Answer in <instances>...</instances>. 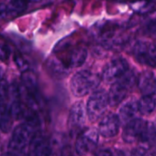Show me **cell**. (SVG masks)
<instances>
[{"label": "cell", "mask_w": 156, "mask_h": 156, "mask_svg": "<svg viewBox=\"0 0 156 156\" xmlns=\"http://www.w3.org/2000/svg\"><path fill=\"white\" fill-rule=\"evenodd\" d=\"M100 77L89 71H79L73 75L70 81V89L75 98H82L98 88Z\"/></svg>", "instance_id": "6da1fadb"}, {"label": "cell", "mask_w": 156, "mask_h": 156, "mask_svg": "<svg viewBox=\"0 0 156 156\" xmlns=\"http://www.w3.org/2000/svg\"><path fill=\"white\" fill-rule=\"evenodd\" d=\"M0 156H17L14 152H12V151H8V152H4V153H2Z\"/></svg>", "instance_id": "4316f807"}, {"label": "cell", "mask_w": 156, "mask_h": 156, "mask_svg": "<svg viewBox=\"0 0 156 156\" xmlns=\"http://www.w3.org/2000/svg\"><path fill=\"white\" fill-rule=\"evenodd\" d=\"M142 63L150 66H156V41L147 45L146 57Z\"/></svg>", "instance_id": "d6986e66"}, {"label": "cell", "mask_w": 156, "mask_h": 156, "mask_svg": "<svg viewBox=\"0 0 156 156\" xmlns=\"http://www.w3.org/2000/svg\"><path fill=\"white\" fill-rule=\"evenodd\" d=\"M48 68L51 74L57 76H63L68 69L62 61L57 59H51V61L48 62Z\"/></svg>", "instance_id": "ac0fdd59"}, {"label": "cell", "mask_w": 156, "mask_h": 156, "mask_svg": "<svg viewBox=\"0 0 156 156\" xmlns=\"http://www.w3.org/2000/svg\"><path fill=\"white\" fill-rule=\"evenodd\" d=\"M21 80L27 92L36 98V95L38 93V79L35 73L30 70L23 72Z\"/></svg>", "instance_id": "5bb4252c"}, {"label": "cell", "mask_w": 156, "mask_h": 156, "mask_svg": "<svg viewBox=\"0 0 156 156\" xmlns=\"http://www.w3.org/2000/svg\"><path fill=\"white\" fill-rule=\"evenodd\" d=\"M13 124V117L11 115L9 108L6 103L0 105V130L4 133H8Z\"/></svg>", "instance_id": "2e32d148"}, {"label": "cell", "mask_w": 156, "mask_h": 156, "mask_svg": "<svg viewBox=\"0 0 156 156\" xmlns=\"http://www.w3.org/2000/svg\"><path fill=\"white\" fill-rule=\"evenodd\" d=\"M8 14V8L4 4H0V20H2Z\"/></svg>", "instance_id": "484cf974"}, {"label": "cell", "mask_w": 156, "mask_h": 156, "mask_svg": "<svg viewBox=\"0 0 156 156\" xmlns=\"http://www.w3.org/2000/svg\"><path fill=\"white\" fill-rule=\"evenodd\" d=\"M0 78H1V70H0Z\"/></svg>", "instance_id": "f546056e"}, {"label": "cell", "mask_w": 156, "mask_h": 156, "mask_svg": "<svg viewBox=\"0 0 156 156\" xmlns=\"http://www.w3.org/2000/svg\"><path fill=\"white\" fill-rule=\"evenodd\" d=\"M99 133L95 129H87L83 130L76 138L74 151L77 155L83 156L93 151L98 143Z\"/></svg>", "instance_id": "5b68a950"}, {"label": "cell", "mask_w": 156, "mask_h": 156, "mask_svg": "<svg viewBox=\"0 0 156 156\" xmlns=\"http://www.w3.org/2000/svg\"><path fill=\"white\" fill-rule=\"evenodd\" d=\"M9 94V84L6 80H0V105L5 103Z\"/></svg>", "instance_id": "ffe728a7"}, {"label": "cell", "mask_w": 156, "mask_h": 156, "mask_svg": "<svg viewBox=\"0 0 156 156\" xmlns=\"http://www.w3.org/2000/svg\"><path fill=\"white\" fill-rule=\"evenodd\" d=\"M96 156H124V155L119 151H114L111 149H101L96 153Z\"/></svg>", "instance_id": "7402d4cb"}, {"label": "cell", "mask_w": 156, "mask_h": 156, "mask_svg": "<svg viewBox=\"0 0 156 156\" xmlns=\"http://www.w3.org/2000/svg\"><path fill=\"white\" fill-rule=\"evenodd\" d=\"M8 8V14L11 16H19L27 9L26 0H11Z\"/></svg>", "instance_id": "e0dca14e"}, {"label": "cell", "mask_w": 156, "mask_h": 156, "mask_svg": "<svg viewBox=\"0 0 156 156\" xmlns=\"http://www.w3.org/2000/svg\"><path fill=\"white\" fill-rule=\"evenodd\" d=\"M138 114H139V109H138L137 102L128 101L120 108L119 118L120 122L127 123V122L136 119Z\"/></svg>", "instance_id": "4fadbf2b"}, {"label": "cell", "mask_w": 156, "mask_h": 156, "mask_svg": "<svg viewBox=\"0 0 156 156\" xmlns=\"http://www.w3.org/2000/svg\"><path fill=\"white\" fill-rule=\"evenodd\" d=\"M30 145L33 156H50L51 153V142L42 136H36L35 134Z\"/></svg>", "instance_id": "8fae6325"}, {"label": "cell", "mask_w": 156, "mask_h": 156, "mask_svg": "<svg viewBox=\"0 0 156 156\" xmlns=\"http://www.w3.org/2000/svg\"><path fill=\"white\" fill-rule=\"evenodd\" d=\"M146 33L150 36L156 37V19L151 20L146 26Z\"/></svg>", "instance_id": "603a6c76"}, {"label": "cell", "mask_w": 156, "mask_h": 156, "mask_svg": "<svg viewBox=\"0 0 156 156\" xmlns=\"http://www.w3.org/2000/svg\"><path fill=\"white\" fill-rule=\"evenodd\" d=\"M136 83L142 96L156 93V77L151 71H142L136 78Z\"/></svg>", "instance_id": "ba28073f"}, {"label": "cell", "mask_w": 156, "mask_h": 156, "mask_svg": "<svg viewBox=\"0 0 156 156\" xmlns=\"http://www.w3.org/2000/svg\"><path fill=\"white\" fill-rule=\"evenodd\" d=\"M62 156H71V152H70V151H63V152H62Z\"/></svg>", "instance_id": "83f0119b"}, {"label": "cell", "mask_w": 156, "mask_h": 156, "mask_svg": "<svg viewBox=\"0 0 156 156\" xmlns=\"http://www.w3.org/2000/svg\"><path fill=\"white\" fill-rule=\"evenodd\" d=\"M139 113L141 115H150L156 108V96L148 95L142 96L141 98L137 102Z\"/></svg>", "instance_id": "9a60e30c"}, {"label": "cell", "mask_w": 156, "mask_h": 156, "mask_svg": "<svg viewBox=\"0 0 156 156\" xmlns=\"http://www.w3.org/2000/svg\"><path fill=\"white\" fill-rule=\"evenodd\" d=\"M87 51L85 48H76L68 55V59L66 62H63L67 68H75L81 66L87 60Z\"/></svg>", "instance_id": "7c38bea8"}, {"label": "cell", "mask_w": 156, "mask_h": 156, "mask_svg": "<svg viewBox=\"0 0 156 156\" xmlns=\"http://www.w3.org/2000/svg\"><path fill=\"white\" fill-rule=\"evenodd\" d=\"M36 129L27 122L20 124L13 130L11 140L9 141V148L14 151H24L31 142L35 136Z\"/></svg>", "instance_id": "3957f363"}, {"label": "cell", "mask_w": 156, "mask_h": 156, "mask_svg": "<svg viewBox=\"0 0 156 156\" xmlns=\"http://www.w3.org/2000/svg\"><path fill=\"white\" fill-rule=\"evenodd\" d=\"M108 105V94L105 91L99 90L94 92L88 98L86 108L88 119L91 122H95L101 119Z\"/></svg>", "instance_id": "277c9868"}, {"label": "cell", "mask_w": 156, "mask_h": 156, "mask_svg": "<svg viewBox=\"0 0 156 156\" xmlns=\"http://www.w3.org/2000/svg\"><path fill=\"white\" fill-rule=\"evenodd\" d=\"M130 87H129L125 83L121 80H116L111 86L109 92L108 94V104L112 107H116L119 105L127 97L128 91Z\"/></svg>", "instance_id": "9c48e42d"}, {"label": "cell", "mask_w": 156, "mask_h": 156, "mask_svg": "<svg viewBox=\"0 0 156 156\" xmlns=\"http://www.w3.org/2000/svg\"><path fill=\"white\" fill-rule=\"evenodd\" d=\"M9 57V51L5 46H0V61H6Z\"/></svg>", "instance_id": "d4e9b609"}, {"label": "cell", "mask_w": 156, "mask_h": 156, "mask_svg": "<svg viewBox=\"0 0 156 156\" xmlns=\"http://www.w3.org/2000/svg\"><path fill=\"white\" fill-rule=\"evenodd\" d=\"M129 70V64L123 58L110 61L103 69L102 78L107 82H115Z\"/></svg>", "instance_id": "8992f818"}, {"label": "cell", "mask_w": 156, "mask_h": 156, "mask_svg": "<svg viewBox=\"0 0 156 156\" xmlns=\"http://www.w3.org/2000/svg\"><path fill=\"white\" fill-rule=\"evenodd\" d=\"M29 1H30V2H39V1H41V0H29Z\"/></svg>", "instance_id": "f1b7e54d"}, {"label": "cell", "mask_w": 156, "mask_h": 156, "mask_svg": "<svg viewBox=\"0 0 156 156\" xmlns=\"http://www.w3.org/2000/svg\"><path fill=\"white\" fill-rule=\"evenodd\" d=\"M86 108L82 102L75 103L70 109L68 124L72 129H77L84 126L86 122Z\"/></svg>", "instance_id": "30bf717a"}, {"label": "cell", "mask_w": 156, "mask_h": 156, "mask_svg": "<svg viewBox=\"0 0 156 156\" xmlns=\"http://www.w3.org/2000/svg\"><path fill=\"white\" fill-rule=\"evenodd\" d=\"M149 124L142 119L136 118L126 123L122 133V139L127 143L148 142Z\"/></svg>", "instance_id": "7a4b0ae2"}, {"label": "cell", "mask_w": 156, "mask_h": 156, "mask_svg": "<svg viewBox=\"0 0 156 156\" xmlns=\"http://www.w3.org/2000/svg\"><path fill=\"white\" fill-rule=\"evenodd\" d=\"M120 127V120L118 115L110 113L103 117L98 125V133L104 138H114L118 135Z\"/></svg>", "instance_id": "52a82bcc"}, {"label": "cell", "mask_w": 156, "mask_h": 156, "mask_svg": "<svg viewBox=\"0 0 156 156\" xmlns=\"http://www.w3.org/2000/svg\"><path fill=\"white\" fill-rule=\"evenodd\" d=\"M130 156H150L148 151L144 147H136L130 151Z\"/></svg>", "instance_id": "cb8c5ba5"}, {"label": "cell", "mask_w": 156, "mask_h": 156, "mask_svg": "<svg viewBox=\"0 0 156 156\" xmlns=\"http://www.w3.org/2000/svg\"><path fill=\"white\" fill-rule=\"evenodd\" d=\"M15 63H16L17 67L19 68V70L21 71L22 73L29 70V62H27V60H25L20 55L15 56Z\"/></svg>", "instance_id": "44dd1931"}]
</instances>
